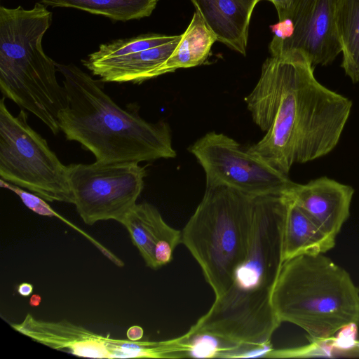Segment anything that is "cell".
Returning a JSON list of instances; mask_svg holds the SVG:
<instances>
[{
    "mask_svg": "<svg viewBox=\"0 0 359 359\" xmlns=\"http://www.w3.org/2000/svg\"><path fill=\"white\" fill-rule=\"evenodd\" d=\"M144 334V330L139 325H133L127 330V338L131 341L141 340Z\"/></svg>",
    "mask_w": 359,
    "mask_h": 359,
    "instance_id": "cell-25",
    "label": "cell"
},
{
    "mask_svg": "<svg viewBox=\"0 0 359 359\" xmlns=\"http://www.w3.org/2000/svg\"><path fill=\"white\" fill-rule=\"evenodd\" d=\"M177 339L180 358H229L245 346L203 332L187 331Z\"/></svg>",
    "mask_w": 359,
    "mask_h": 359,
    "instance_id": "cell-20",
    "label": "cell"
},
{
    "mask_svg": "<svg viewBox=\"0 0 359 359\" xmlns=\"http://www.w3.org/2000/svg\"><path fill=\"white\" fill-rule=\"evenodd\" d=\"M217 40L245 55L250 21L260 0H191Z\"/></svg>",
    "mask_w": 359,
    "mask_h": 359,
    "instance_id": "cell-14",
    "label": "cell"
},
{
    "mask_svg": "<svg viewBox=\"0 0 359 359\" xmlns=\"http://www.w3.org/2000/svg\"><path fill=\"white\" fill-rule=\"evenodd\" d=\"M11 326L36 342L76 356L112 358L114 354V338L69 321L43 320L27 313L22 322Z\"/></svg>",
    "mask_w": 359,
    "mask_h": 359,
    "instance_id": "cell-11",
    "label": "cell"
},
{
    "mask_svg": "<svg viewBox=\"0 0 359 359\" xmlns=\"http://www.w3.org/2000/svg\"><path fill=\"white\" fill-rule=\"evenodd\" d=\"M146 175L145 168L137 162L70 164L73 204L88 225L110 219L121 223L137 204Z\"/></svg>",
    "mask_w": 359,
    "mask_h": 359,
    "instance_id": "cell-8",
    "label": "cell"
},
{
    "mask_svg": "<svg viewBox=\"0 0 359 359\" xmlns=\"http://www.w3.org/2000/svg\"><path fill=\"white\" fill-rule=\"evenodd\" d=\"M264 1V0H260ZM271 2L278 13L279 21L289 19L295 0H264Z\"/></svg>",
    "mask_w": 359,
    "mask_h": 359,
    "instance_id": "cell-24",
    "label": "cell"
},
{
    "mask_svg": "<svg viewBox=\"0 0 359 359\" xmlns=\"http://www.w3.org/2000/svg\"><path fill=\"white\" fill-rule=\"evenodd\" d=\"M0 186L2 188L8 189L13 191L20 197L22 203L25 204V205L34 212L42 216L57 217L59 219L63 221L69 226L74 228L76 231L81 233L82 235L86 234V232L81 231L79 227L76 226L75 225L69 222L67 219L64 218L62 215H59L57 212H55L46 202V200L39 196L38 195L26 191L24 189H21L20 187L9 183L3 179L0 180Z\"/></svg>",
    "mask_w": 359,
    "mask_h": 359,
    "instance_id": "cell-22",
    "label": "cell"
},
{
    "mask_svg": "<svg viewBox=\"0 0 359 359\" xmlns=\"http://www.w3.org/2000/svg\"><path fill=\"white\" fill-rule=\"evenodd\" d=\"M46 6L80 9L118 21L149 16L158 0H39Z\"/></svg>",
    "mask_w": 359,
    "mask_h": 359,
    "instance_id": "cell-18",
    "label": "cell"
},
{
    "mask_svg": "<svg viewBox=\"0 0 359 359\" xmlns=\"http://www.w3.org/2000/svg\"><path fill=\"white\" fill-rule=\"evenodd\" d=\"M0 101V176L48 202L74 203L68 165L50 149L46 140L28 123L24 109L17 116Z\"/></svg>",
    "mask_w": 359,
    "mask_h": 359,
    "instance_id": "cell-7",
    "label": "cell"
},
{
    "mask_svg": "<svg viewBox=\"0 0 359 359\" xmlns=\"http://www.w3.org/2000/svg\"><path fill=\"white\" fill-rule=\"evenodd\" d=\"M256 198L226 186L206 187L182 231L181 243L201 266L215 298L229 287L246 255Z\"/></svg>",
    "mask_w": 359,
    "mask_h": 359,
    "instance_id": "cell-6",
    "label": "cell"
},
{
    "mask_svg": "<svg viewBox=\"0 0 359 359\" xmlns=\"http://www.w3.org/2000/svg\"><path fill=\"white\" fill-rule=\"evenodd\" d=\"M313 71L301 51L271 55L245 98L253 121L266 133L247 150L287 175L294 163L334 149L352 108L351 100L322 85Z\"/></svg>",
    "mask_w": 359,
    "mask_h": 359,
    "instance_id": "cell-1",
    "label": "cell"
},
{
    "mask_svg": "<svg viewBox=\"0 0 359 359\" xmlns=\"http://www.w3.org/2000/svg\"><path fill=\"white\" fill-rule=\"evenodd\" d=\"M337 28L341 67L353 83L359 82V0H338Z\"/></svg>",
    "mask_w": 359,
    "mask_h": 359,
    "instance_id": "cell-19",
    "label": "cell"
},
{
    "mask_svg": "<svg viewBox=\"0 0 359 359\" xmlns=\"http://www.w3.org/2000/svg\"><path fill=\"white\" fill-rule=\"evenodd\" d=\"M129 233L145 264L158 269L172 259L182 231L169 226L148 203L135 204L121 222Z\"/></svg>",
    "mask_w": 359,
    "mask_h": 359,
    "instance_id": "cell-13",
    "label": "cell"
},
{
    "mask_svg": "<svg viewBox=\"0 0 359 359\" xmlns=\"http://www.w3.org/2000/svg\"><path fill=\"white\" fill-rule=\"evenodd\" d=\"M217 41L198 12H195L175 50L161 69V75L201 65Z\"/></svg>",
    "mask_w": 359,
    "mask_h": 359,
    "instance_id": "cell-17",
    "label": "cell"
},
{
    "mask_svg": "<svg viewBox=\"0 0 359 359\" xmlns=\"http://www.w3.org/2000/svg\"><path fill=\"white\" fill-rule=\"evenodd\" d=\"M344 356L359 357V340H356L351 350L346 353Z\"/></svg>",
    "mask_w": 359,
    "mask_h": 359,
    "instance_id": "cell-27",
    "label": "cell"
},
{
    "mask_svg": "<svg viewBox=\"0 0 359 359\" xmlns=\"http://www.w3.org/2000/svg\"><path fill=\"white\" fill-rule=\"evenodd\" d=\"M285 198L287 207L283 233L284 262L297 256L325 254L332 250L336 238L322 230L297 205Z\"/></svg>",
    "mask_w": 359,
    "mask_h": 359,
    "instance_id": "cell-16",
    "label": "cell"
},
{
    "mask_svg": "<svg viewBox=\"0 0 359 359\" xmlns=\"http://www.w3.org/2000/svg\"><path fill=\"white\" fill-rule=\"evenodd\" d=\"M189 151L204 170L206 187L226 186L252 196H284L296 184L223 133H206Z\"/></svg>",
    "mask_w": 359,
    "mask_h": 359,
    "instance_id": "cell-9",
    "label": "cell"
},
{
    "mask_svg": "<svg viewBox=\"0 0 359 359\" xmlns=\"http://www.w3.org/2000/svg\"><path fill=\"white\" fill-rule=\"evenodd\" d=\"M51 21V12L41 3L29 10L0 7V89L3 97L33 114L56 135L67 95L57 80L56 62L42 48Z\"/></svg>",
    "mask_w": 359,
    "mask_h": 359,
    "instance_id": "cell-4",
    "label": "cell"
},
{
    "mask_svg": "<svg viewBox=\"0 0 359 359\" xmlns=\"http://www.w3.org/2000/svg\"><path fill=\"white\" fill-rule=\"evenodd\" d=\"M354 189L327 177L305 184L296 183L284 195L322 230L337 238L350 215Z\"/></svg>",
    "mask_w": 359,
    "mask_h": 359,
    "instance_id": "cell-12",
    "label": "cell"
},
{
    "mask_svg": "<svg viewBox=\"0 0 359 359\" xmlns=\"http://www.w3.org/2000/svg\"><path fill=\"white\" fill-rule=\"evenodd\" d=\"M287 203L284 196H257L248 248L227 290L188 330L217 335L242 346L271 342L280 326L272 294L283 259Z\"/></svg>",
    "mask_w": 359,
    "mask_h": 359,
    "instance_id": "cell-2",
    "label": "cell"
},
{
    "mask_svg": "<svg viewBox=\"0 0 359 359\" xmlns=\"http://www.w3.org/2000/svg\"><path fill=\"white\" fill-rule=\"evenodd\" d=\"M63 76L67 104L58 115L60 130L101 163L172 158L170 128L165 121L148 122L133 106L119 107L100 83L74 64L56 62Z\"/></svg>",
    "mask_w": 359,
    "mask_h": 359,
    "instance_id": "cell-3",
    "label": "cell"
},
{
    "mask_svg": "<svg viewBox=\"0 0 359 359\" xmlns=\"http://www.w3.org/2000/svg\"><path fill=\"white\" fill-rule=\"evenodd\" d=\"M41 302V297L39 294H33L29 299V304L32 306H38Z\"/></svg>",
    "mask_w": 359,
    "mask_h": 359,
    "instance_id": "cell-28",
    "label": "cell"
},
{
    "mask_svg": "<svg viewBox=\"0 0 359 359\" xmlns=\"http://www.w3.org/2000/svg\"><path fill=\"white\" fill-rule=\"evenodd\" d=\"M17 290L21 296L28 297L33 291V285L29 283H22L18 286Z\"/></svg>",
    "mask_w": 359,
    "mask_h": 359,
    "instance_id": "cell-26",
    "label": "cell"
},
{
    "mask_svg": "<svg viewBox=\"0 0 359 359\" xmlns=\"http://www.w3.org/2000/svg\"><path fill=\"white\" fill-rule=\"evenodd\" d=\"M337 4L338 0H295L289 18L291 34L282 40L272 39L271 55L295 50L304 53L313 67L331 64L341 53Z\"/></svg>",
    "mask_w": 359,
    "mask_h": 359,
    "instance_id": "cell-10",
    "label": "cell"
},
{
    "mask_svg": "<svg viewBox=\"0 0 359 359\" xmlns=\"http://www.w3.org/2000/svg\"><path fill=\"white\" fill-rule=\"evenodd\" d=\"M334 351L330 338L324 341H313L302 347L285 349H273L267 358H305L311 356L332 357Z\"/></svg>",
    "mask_w": 359,
    "mask_h": 359,
    "instance_id": "cell-23",
    "label": "cell"
},
{
    "mask_svg": "<svg viewBox=\"0 0 359 359\" xmlns=\"http://www.w3.org/2000/svg\"><path fill=\"white\" fill-rule=\"evenodd\" d=\"M177 37L178 35L168 36L151 34L119 39L101 44L97 51L90 54L84 60L88 62H95L123 57L168 43Z\"/></svg>",
    "mask_w": 359,
    "mask_h": 359,
    "instance_id": "cell-21",
    "label": "cell"
},
{
    "mask_svg": "<svg viewBox=\"0 0 359 359\" xmlns=\"http://www.w3.org/2000/svg\"><path fill=\"white\" fill-rule=\"evenodd\" d=\"M182 37L135 53L83 65L103 82L140 83L161 76V69L177 46Z\"/></svg>",
    "mask_w": 359,
    "mask_h": 359,
    "instance_id": "cell-15",
    "label": "cell"
},
{
    "mask_svg": "<svg viewBox=\"0 0 359 359\" xmlns=\"http://www.w3.org/2000/svg\"><path fill=\"white\" fill-rule=\"evenodd\" d=\"M272 305L279 320L301 327L309 342L328 339L350 323L359 325V287L325 254L285 260Z\"/></svg>",
    "mask_w": 359,
    "mask_h": 359,
    "instance_id": "cell-5",
    "label": "cell"
}]
</instances>
